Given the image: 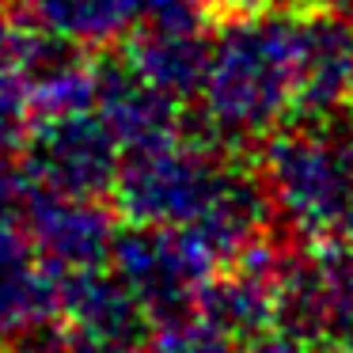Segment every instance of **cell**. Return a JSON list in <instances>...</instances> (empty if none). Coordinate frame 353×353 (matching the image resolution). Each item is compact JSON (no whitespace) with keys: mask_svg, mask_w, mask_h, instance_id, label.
I'll list each match as a JSON object with an SVG mask.
<instances>
[{"mask_svg":"<svg viewBox=\"0 0 353 353\" xmlns=\"http://www.w3.org/2000/svg\"><path fill=\"white\" fill-rule=\"evenodd\" d=\"M300 8H236L213 27L198 133L216 148L262 145L292 118Z\"/></svg>","mask_w":353,"mask_h":353,"instance_id":"obj_1","label":"cell"},{"mask_svg":"<svg viewBox=\"0 0 353 353\" xmlns=\"http://www.w3.org/2000/svg\"><path fill=\"white\" fill-rule=\"evenodd\" d=\"M262 186L300 243L353 239V125L292 122L262 141Z\"/></svg>","mask_w":353,"mask_h":353,"instance_id":"obj_2","label":"cell"},{"mask_svg":"<svg viewBox=\"0 0 353 353\" xmlns=\"http://www.w3.org/2000/svg\"><path fill=\"white\" fill-rule=\"evenodd\" d=\"M228 171L232 163L201 133H183L163 145L125 152L110 190L114 213L130 224L190 228L216 198Z\"/></svg>","mask_w":353,"mask_h":353,"instance_id":"obj_3","label":"cell"},{"mask_svg":"<svg viewBox=\"0 0 353 353\" xmlns=\"http://www.w3.org/2000/svg\"><path fill=\"white\" fill-rule=\"evenodd\" d=\"M277 327L312 350H353V239L285 251Z\"/></svg>","mask_w":353,"mask_h":353,"instance_id":"obj_4","label":"cell"},{"mask_svg":"<svg viewBox=\"0 0 353 353\" xmlns=\"http://www.w3.org/2000/svg\"><path fill=\"white\" fill-rule=\"evenodd\" d=\"M110 270L137 292L152 327H160L190 312L201 285L221 266L190 228L130 224L114 236Z\"/></svg>","mask_w":353,"mask_h":353,"instance_id":"obj_5","label":"cell"},{"mask_svg":"<svg viewBox=\"0 0 353 353\" xmlns=\"http://www.w3.org/2000/svg\"><path fill=\"white\" fill-rule=\"evenodd\" d=\"M125 148L99 110L39 118L23 145V168L34 186L80 198H103L114 190Z\"/></svg>","mask_w":353,"mask_h":353,"instance_id":"obj_6","label":"cell"},{"mask_svg":"<svg viewBox=\"0 0 353 353\" xmlns=\"http://www.w3.org/2000/svg\"><path fill=\"white\" fill-rule=\"evenodd\" d=\"M345 118H353V23L304 4L292 122L327 125Z\"/></svg>","mask_w":353,"mask_h":353,"instance_id":"obj_7","label":"cell"},{"mask_svg":"<svg viewBox=\"0 0 353 353\" xmlns=\"http://www.w3.org/2000/svg\"><path fill=\"white\" fill-rule=\"evenodd\" d=\"M57 315L99 353H137L152 338V319L137 292L107 266L57 274Z\"/></svg>","mask_w":353,"mask_h":353,"instance_id":"obj_8","label":"cell"},{"mask_svg":"<svg viewBox=\"0 0 353 353\" xmlns=\"http://www.w3.org/2000/svg\"><path fill=\"white\" fill-rule=\"evenodd\" d=\"M19 221H23L34 251L57 274L110 266L118 224L114 213L99 198H80V194H57L34 186Z\"/></svg>","mask_w":353,"mask_h":353,"instance_id":"obj_9","label":"cell"},{"mask_svg":"<svg viewBox=\"0 0 353 353\" xmlns=\"http://www.w3.org/2000/svg\"><path fill=\"white\" fill-rule=\"evenodd\" d=\"M95 110L114 130V137L122 141L125 152L163 145V141H175L186 133L183 99H175L171 92L156 88L152 80H145L125 57L99 61Z\"/></svg>","mask_w":353,"mask_h":353,"instance_id":"obj_10","label":"cell"},{"mask_svg":"<svg viewBox=\"0 0 353 353\" xmlns=\"http://www.w3.org/2000/svg\"><path fill=\"white\" fill-rule=\"evenodd\" d=\"M57 270L34 251L23 221L0 213V342L57 319Z\"/></svg>","mask_w":353,"mask_h":353,"instance_id":"obj_11","label":"cell"},{"mask_svg":"<svg viewBox=\"0 0 353 353\" xmlns=\"http://www.w3.org/2000/svg\"><path fill=\"white\" fill-rule=\"evenodd\" d=\"M19 72L27 80V92H31V103H34V114L39 118L95 110L99 61H92L80 42L23 27Z\"/></svg>","mask_w":353,"mask_h":353,"instance_id":"obj_12","label":"cell"},{"mask_svg":"<svg viewBox=\"0 0 353 353\" xmlns=\"http://www.w3.org/2000/svg\"><path fill=\"white\" fill-rule=\"evenodd\" d=\"M213 31L209 23H137L125 34V61L175 99L201 92Z\"/></svg>","mask_w":353,"mask_h":353,"instance_id":"obj_13","label":"cell"},{"mask_svg":"<svg viewBox=\"0 0 353 353\" xmlns=\"http://www.w3.org/2000/svg\"><path fill=\"white\" fill-rule=\"evenodd\" d=\"M8 4L23 27L80 46H107L125 39L141 16V0H8Z\"/></svg>","mask_w":353,"mask_h":353,"instance_id":"obj_14","label":"cell"},{"mask_svg":"<svg viewBox=\"0 0 353 353\" xmlns=\"http://www.w3.org/2000/svg\"><path fill=\"white\" fill-rule=\"evenodd\" d=\"M34 122H39V114H34L23 72L19 69L0 72V156L23 152Z\"/></svg>","mask_w":353,"mask_h":353,"instance_id":"obj_15","label":"cell"},{"mask_svg":"<svg viewBox=\"0 0 353 353\" xmlns=\"http://www.w3.org/2000/svg\"><path fill=\"white\" fill-rule=\"evenodd\" d=\"M34 190V179L27 175L23 163H16L12 156H0V213H23L27 198Z\"/></svg>","mask_w":353,"mask_h":353,"instance_id":"obj_16","label":"cell"},{"mask_svg":"<svg viewBox=\"0 0 353 353\" xmlns=\"http://www.w3.org/2000/svg\"><path fill=\"white\" fill-rule=\"evenodd\" d=\"M236 353H315V350H312L307 342H300L296 334H289V330L274 327V330H266V334L251 338L247 345H239Z\"/></svg>","mask_w":353,"mask_h":353,"instance_id":"obj_17","label":"cell"},{"mask_svg":"<svg viewBox=\"0 0 353 353\" xmlns=\"http://www.w3.org/2000/svg\"><path fill=\"white\" fill-rule=\"evenodd\" d=\"M19 46H23V27L0 12V72L19 69Z\"/></svg>","mask_w":353,"mask_h":353,"instance_id":"obj_18","label":"cell"},{"mask_svg":"<svg viewBox=\"0 0 353 353\" xmlns=\"http://www.w3.org/2000/svg\"><path fill=\"white\" fill-rule=\"evenodd\" d=\"M307 4H315V8H323V12H330V16L353 23V0H307Z\"/></svg>","mask_w":353,"mask_h":353,"instance_id":"obj_19","label":"cell"},{"mask_svg":"<svg viewBox=\"0 0 353 353\" xmlns=\"http://www.w3.org/2000/svg\"><path fill=\"white\" fill-rule=\"evenodd\" d=\"M307 0H243V8H300Z\"/></svg>","mask_w":353,"mask_h":353,"instance_id":"obj_20","label":"cell"},{"mask_svg":"<svg viewBox=\"0 0 353 353\" xmlns=\"http://www.w3.org/2000/svg\"><path fill=\"white\" fill-rule=\"evenodd\" d=\"M137 353H183V350H175V345H168V342H160V338H152V342H145Z\"/></svg>","mask_w":353,"mask_h":353,"instance_id":"obj_21","label":"cell"},{"mask_svg":"<svg viewBox=\"0 0 353 353\" xmlns=\"http://www.w3.org/2000/svg\"><path fill=\"white\" fill-rule=\"evenodd\" d=\"M338 353H353V350H338Z\"/></svg>","mask_w":353,"mask_h":353,"instance_id":"obj_22","label":"cell"}]
</instances>
